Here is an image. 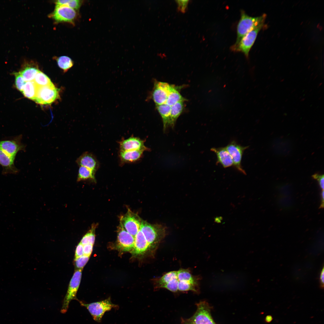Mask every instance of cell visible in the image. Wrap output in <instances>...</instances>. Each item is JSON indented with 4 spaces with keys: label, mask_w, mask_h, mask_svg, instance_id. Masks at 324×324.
I'll return each instance as SVG.
<instances>
[{
    "label": "cell",
    "mask_w": 324,
    "mask_h": 324,
    "mask_svg": "<svg viewBox=\"0 0 324 324\" xmlns=\"http://www.w3.org/2000/svg\"><path fill=\"white\" fill-rule=\"evenodd\" d=\"M140 230L144 235L151 249L154 254L156 250L165 236V228L158 224H151L142 220Z\"/></svg>",
    "instance_id": "obj_1"
},
{
    "label": "cell",
    "mask_w": 324,
    "mask_h": 324,
    "mask_svg": "<svg viewBox=\"0 0 324 324\" xmlns=\"http://www.w3.org/2000/svg\"><path fill=\"white\" fill-rule=\"evenodd\" d=\"M241 17L237 26V38L235 45L238 44L242 38L254 28L264 25L266 16V14L257 17L249 16L243 10L241 11Z\"/></svg>",
    "instance_id": "obj_2"
},
{
    "label": "cell",
    "mask_w": 324,
    "mask_h": 324,
    "mask_svg": "<svg viewBox=\"0 0 324 324\" xmlns=\"http://www.w3.org/2000/svg\"><path fill=\"white\" fill-rule=\"evenodd\" d=\"M80 305L88 310L93 320L100 322L105 313L112 308L117 309L118 305L113 304L110 298L105 300L89 304L79 301Z\"/></svg>",
    "instance_id": "obj_3"
},
{
    "label": "cell",
    "mask_w": 324,
    "mask_h": 324,
    "mask_svg": "<svg viewBox=\"0 0 324 324\" xmlns=\"http://www.w3.org/2000/svg\"><path fill=\"white\" fill-rule=\"evenodd\" d=\"M82 272V269L76 270L70 281L61 310V312L63 314L67 311L69 304L71 300H77L76 294L81 280Z\"/></svg>",
    "instance_id": "obj_4"
},
{
    "label": "cell",
    "mask_w": 324,
    "mask_h": 324,
    "mask_svg": "<svg viewBox=\"0 0 324 324\" xmlns=\"http://www.w3.org/2000/svg\"><path fill=\"white\" fill-rule=\"evenodd\" d=\"M59 89L53 84L47 86L38 87L34 101L42 105L50 104L59 98Z\"/></svg>",
    "instance_id": "obj_5"
},
{
    "label": "cell",
    "mask_w": 324,
    "mask_h": 324,
    "mask_svg": "<svg viewBox=\"0 0 324 324\" xmlns=\"http://www.w3.org/2000/svg\"><path fill=\"white\" fill-rule=\"evenodd\" d=\"M264 25L259 26L249 32L238 44H234L231 46V50L235 52H242L248 58L250 49L254 43L259 32L264 26Z\"/></svg>",
    "instance_id": "obj_6"
},
{
    "label": "cell",
    "mask_w": 324,
    "mask_h": 324,
    "mask_svg": "<svg viewBox=\"0 0 324 324\" xmlns=\"http://www.w3.org/2000/svg\"><path fill=\"white\" fill-rule=\"evenodd\" d=\"M196 310L190 319L195 324H216L212 316L211 307L205 301L196 304Z\"/></svg>",
    "instance_id": "obj_7"
},
{
    "label": "cell",
    "mask_w": 324,
    "mask_h": 324,
    "mask_svg": "<svg viewBox=\"0 0 324 324\" xmlns=\"http://www.w3.org/2000/svg\"><path fill=\"white\" fill-rule=\"evenodd\" d=\"M248 147L242 146L235 140L231 141L225 147L232 158L233 166L238 171L244 175H246V172L242 167L241 162L244 152Z\"/></svg>",
    "instance_id": "obj_8"
},
{
    "label": "cell",
    "mask_w": 324,
    "mask_h": 324,
    "mask_svg": "<svg viewBox=\"0 0 324 324\" xmlns=\"http://www.w3.org/2000/svg\"><path fill=\"white\" fill-rule=\"evenodd\" d=\"M142 220L138 216L128 209L126 214L121 218L120 222L124 229L135 237L140 230Z\"/></svg>",
    "instance_id": "obj_9"
},
{
    "label": "cell",
    "mask_w": 324,
    "mask_h": 324,
    "mask_svg": "<svg viewBox=\"0 0 324 324\" xmlns=\"http://www.w3.org/2000/svg\"><path fill=\"white\" fill-rule=\"evenodd\" d=\"M22 136L20 135L10 140L0 141V148L5 153L15 159L17 153L24 151L25 146L22 143Z\"/></svg>",
    "instance_id": "obj_10"
},
{
    "label": "cell",
    "mask_w": 324,
    "mask_h": 324,
    "mask_svg": "<svg viewBox=\"0 0 324 324\" xmlns=\"http://www.w3.org/2000/svg\"><path fill=\"white\" fill-rule=\"evenodd\" d=\"M172 85L167 83L156 81L152 93V98L156 105L166 103Z\"/></svg>",
    "instance_id": "obj_11"
},
{
    "label": "cell",
    "mask_w": 324,
    "mask_h": 324,
    "mask_svg": "<svg viewBox=\"0 0 324 324\" xmlns=\"http://www.w3.org/2000/svg\"><path fill=\"white\" fill-rule=\"evenodd\" d=\"M75 10L64 5H56L51 16L57 22L73 23L76 16Z\"/></svg>",
    "instance_id": "obj_12"
},
{
    "label": "cell",
    "mask_w": 324,
    "mask_h": 324,
    "mask_svg": "<svg viewBox=\"0 0 324 324\" xmlns=\"http://www.w3.org/2000/svg\"><path fill=\"white\" fill-rule=\"evenodd\" d=\"M117 230V245L118 248L123 251L132 250L134 245V237L124 229L120 222Z\"/></svg>",
    "instance_id": "obj_13"
},
{
    "label": "cell",
    "mask_w": 324,
    "mask_h": 324,
    "mask_svg": "<svg viewBox=\"0 0 324 324\" xmlns=\"http://www.w3.org/2000/svg\"><path fill=\"white\" fill-rule=\"evenodd\" d=\"M144 142V140L139 138L132 136L126 139H122L119 142L120 151H149L150 149L145 146Z\"/></svg>",
    "instance_id": "obj_14"
},
{
    "label": "cell",
    "mask_w": 324,
    "mask_h": 324,
    "mask_svg": "<svg viewBox=\"0 0 324 324\" xmlns=\"http://www.w3.org/2000/svg\"><path fill=\"white\" fill-rule=\"evenodd\" d=\"M132 251L133 254L136 255H143L147 252L149 253L151 255H154L144 235L140 230L134 237V245Z\"/></svg>",
    "instance_id": "obj_15"
},
{
    "label": "cell",
    "mask_w": 324,
    "mask_h": 324,
    "mask_svg": "<svg viewBox=\"0 0 324 324\" xmlns=\"http://www.w3.org/2000/svg\"><path fill=\"white\" fill-rule=\"evenodd\" d=\"M80 166L86 167L95 173L99 167V163L96 157L91 153L86 152L83 153L76 160Z\"/></svg>",
    "instance_id": "obj_16"
},
{
    "label": "cell",
    "mask_w": 324,
    "mask_h": 324,
    "mask_svg": "<svg viewBox=\"0 0 324 324\" xmlns=\"http://www.w3.org/2000/svg\"><path fill=\"white\" fill-rule=\"evenodd\" d=\"M216 155V164H220L224 168L233 166L232 158L225 147L212 148L211 149Z\"/></svg>",
    "instance_id": "obj_17"
},
{
    "label": "cell",
    "mask_w": 324,
    "mask_h": 324,
    "mask_svg": "<svg viewBox=\"0 0 324 324\" xmlns=\"http://www.w3.org/2000/svg\"><path fill=\"white\" fill-rule=\"evenodd\" d=\"M14 160L0 148V165L3 168V174H15L18 172L14 165Z\"/></svg>",
    "instance_id": "obj_18"
},
{
    "label": "cell",
    "mask_w": 324,
    "mask_h": 324,
    "mask_svg": "<svg viewBox=\"0 0 324 324\" xmlns=\"http://www.w3.org/2000/svg\"><path fill=\"white\" fill-rule=\"evenodd\" d=\"M143 152V151L139 150L120 151L118 155L121 164L122 165L138 161L142 158Z\"/></svg>",
    "instance_id": "obj_19"
},
{
    "label": "cell",
    "mask_w": 324,
    "mask_h": 324,
    "mask_svg": "<svg viewBox=\"0 0 324 324\" xmlns=\"http://www.w3.org/2000/svg\"><path fill=\"white\" fill-rule=\"evenodd\" d=\"M38 67L33 62L27 63L19 72L26 81H33L39 71Z\"/></svg>",
    "instance_id": "obj_20"
},
{
    "label": "cell",
    "mask_w": 324,
    "mask_h": 324,
    "mask_svg": "<svg viewBox=\"0 0 324 324\" xmlns=\"http://www.w3.org/2000/svg\"><path fill=\"white\" fill-rule=\"evenodd\" d=\"M177 278L179 281H184L199 287V277L193 276L187 269H180L177 271Z\"/></svg>",
    "instance_id": "obj_21"
},
{
    "label": "cell",
    "mask_w": 324,
    "mask_h": 324,
    "mask_svg": "<svg viewBox=\"0 0 324 324\" xmlns=\"http://www.w3.org/2000/svg\"><path fill=\"white\" fill-rule=\"evenodd\" d=\"M156 106V109L162 119L164 130L166 131L168 127L170 126L171 106L166 103Z\"/></svg>",
    "instance_id": "obj_22"
},
{
    "label": "cell",
    "mask_w": 324,
    "mask_h": 324,
    "mask_svg": "<svg viewBox=\"0 0 324 324\" xmlns=\"http://www.w3.org/2000/svg\"><path fill=\"white\" fill-rule=\"evenodd\" d=\"M179 87L172 85L170 92L166 103L168 105L171 106L178 102L185 101V99L182 96L179 92V90L180 88Z\"/></svg>",
    "instance_id": "obj_23"
},
{
    "label": "cell",
    "mask_w": 324,
    "mask_h": 324,
    "mask_svg": "<svg viewBox=\"0 0 324 324\" xmlns=\"http://www.w3.org/2000/svg\"><path fill=\"white\" fill-rule=\"evenodd\" d=\"M184 101L178 102L171 106L170 126L173 128L178 118L182 113L184 107Z\"/></svg>",
    "instance_id": "obj_24"
},
{
    "label": "cell",
    "mask_w": 324,
    "mask_h": 324,
    "mask_svg": "<svg viewBox=\"0 0 324 324\" xmlns=\"http://www.w3.org/2000/svg\"><path fill=\"white\" fill-rule=\"evenodd\" d=\"M37 87L38 86L33 81H27L26 82L22 92L25 97L34 101Z\"/></svg>",
    "instance_id": "obj_25"
},
{
    "label": "cell",
    "mask_w": 324,
    "mask_h": 324,
    "mask_svg": "<svg viewBox=\"0 0 324 324\" xmlns=\"http://www.w3.org/2000/svg\"><path fill=\"white\" fill-rule=\"evenodd\" d=\"M177 278V271L169 272L157 280L155 282V285L157 288H161L171 281Z\"/></svg>",
    "instance_id": "obj_26"
},
{
    "label": "cell",
    "mask_w": 324,
    "mask_h": 324,
    "mask_svg": "<svg viewBox=\"0 0 324 324\" xmlns=\"http://www.w3.org/2000/svg\"><path fill=\"white\" fill-rule=\"evenodd\" d=\"M95 174L90 169L83 166H80L78 171L77 181L88 180L95 181Z\"/></svg>",
    "instance_id": "obj_27"
},
{
    "label": "cell",
    "mask_w": 324,
    "mask_h": 324,
    "mask_svg": "<svg viewBox=\"0 0 324 324\" xmlns=\"http://www.w3.org/2000/svg\"><path fill=\"white\" fill-rule=\"evenodd\" d=\"M33 81L38 87L49 86L53 84L49 77L40 70Z\"/></svg>",
    "instance_id": "obj_28"
},
{
    "label": "cell",
    "mask_w": 324,
    "mask_h": 324,
    "mask_svg": "<svg viewBox=\"0 0 324 324\" xmlns=\"http://www.w3.org/2000/svg\"><path fill=\"white\" fill-rule=\"evenodd\" d=\"M58 67L62 69L64 72H67L73 65V62L69 57L63 56L58 57L56 59Z\"/></svg>",
    "instance_id": "obj_29"
},
{
    "label": "cell",
    "mask_w": 324,
    "mask_h": 324,
    "mask_svg": "<svg viewBox=\"0 0 324 324\" xmlns=\"http://www.w3.org/2000/svg\"><path fill=\"white\" fill-rule=\"evenodd\" d=\"M96 226V225H93L91 229L82 238L80 243L83 245L88 244L93 245L95 241Z\"/></svg>",
    "instance_id": "obj_30"
},
{
    "label": "cell",
    "mask_w": 324,
    "mask_h": 324,
    "mask_svg": "<svg viewBox=\"0 0 324 324\" xmlns=\"http://www.w3.org/2000/svg\"><path fill=\"white\" fill-rule=\"evenodd\" d=\"M82 1L79 0H59L56 1L55 4L56 5H64L75 10L79 8Z\"/></svg>",
    "instance_id": "obj_31"
},
{
    "label": "cell",
    "mask_w": 324,
    "mask_h": 324,
    "mask_svg": "<svg viewBox=\"0 0 324 324\" xmlns=\"http://www.w3.org/2000/svg\"><path fill=\"white\" fill-rule=\"evenodd\" d=\"M199 287L191 283L184 281H178V290L180 291H192L195 292H199Z\"/></svg>",
    "instance_id": "obj_32"
},
{
    "label": "cell",
    "mask_w": 324,
    "mask_h": 324,
    "mask_svg": "<svg viewBox=\"0 0 324 324\" xmlns=\"http://www.w3.org/2000/svg\"><path fill=\"white\" fill-rule=\"evenodd\" d=\"M90 256L83 255L74 259V264L76 270L82 269L88 261Z\"/></svg>",
    "instance_id": "obj_33"
},
{
    "label": "cell",
    "mask_w": 324,
    "mask_h": 324,
    "mask_svg": "<svg viewBox=\"0 0 324 324\" xmlns=\"http://www.w3.org/2000/svg\"><path fill=\"white\" fill-rule=\"evenodd\" d=\"M15 76V84L16 88L22 92L26 82L19 72L14 73Z\"/></svg>",
    "instance_id": "obj_34"
},
{
    "label": "cell",
    "mask_w": 324,
    "mask_h": 324,
    "mask_svg": "<svg viewBox=\"0 0 324 324\" xmlns=\"http://www.w3.org/2000/svg\"><path fill=\"white\" fill-rule=\"evenodd\" d=\"M178 278L174 279L163 286L161 288H165L170 291L176 292L178 290Z\"/></svg>",
    "instance_id": "obj_35"
},
{
    "label": "cell",
    "mask_w": 324,
    "mask_h": 324,
    "mask_svg": "<svg viewBox=\"0 0 324 324\" xmlns=\"http://www.w3.org/2000/svg\"><path fill=\"white\" fill-rule=\"evenodd\" d=\"M189 1L188 0H176L178 10L182 13H184L187 10Z\"/></svg>",
    "instance_id": "obj_36"
},
{
    "label": "cell",
    "mask_w": 324,
    "mask_h": 324,
    "mask_svg": "<svg viewBox=\"0 0 324 324\" xmlns=\"http://www.w3.org/2000/svg\"><path fill=\"white\" fill-rule=\"evenodd\" d=\"M83 255H84L83 245L80 242L76 248L74 259H76Z\"/></svg>",
    "instance_id": "obj_37"
},
{
    "label": "cell",
    "mask_w": 324,
    "mask_h": 324,
    "mask_svg": "<svg viewBox=\"0 0 324 324\" xmlns=\"http://www.w3.org/2000/svg\"><path fill=\"white\" fill-rule=\"evenodd\" d=\"M312 177L313 178L317 180L322 190H324V177L323 175H320L316 173L313 175Z\"/></svg>",
    "instance_id": "obj_38"
},
{
    "label": "cell",
    "mask_w": 324,
    "mask_h": 324,
    "mask_svg": "<svg viewBox=\"0 0 324 324\" xmlns=\"http://www.w3.org/2000/svg\"><path fill=\"white\" fill-rule=\"evenodd\" d=\"M93 247V245L90 244L83 245L84 255L90 256L92 251Z\"/></svg>",
    "instance_id": "obj_39"
},
{
    "label": "cell",
    "mask_w": 324,
    "mask_h": 324,
    "mask_svg": "<svg viewBox=\"0 0 324 324\" xmlns=\"http://www.w3.org/2000/svg\"><path fill=\"white\" fill-rule=\"evenodd\" d=\"M320 278V286L322 288H323L324 286V271L323 267L321 271Z\"/></svg>",
    "instance_id": "obj_40"
},
{
    "label": "cell",
    "mask_w": 324,
    "mask_h": 324,
    "mask_svg": "<svg viewBox=\"0 0 324 324\" xmlns=\"http://www.w3.org/2000/svg\"><path fill=\"white\" fill-rule=\"evenodd\" d=\"M182 324H195L190 319H182Z\"/></svg>",
    "instance_id": "obj_41"
},
{
    "label": "cell",
    "mask_w": 324,
    "mask_h": 324,
    "mask_svg": "<svg viewBox=\"0 0 324 324\" xmlns=\"http://www.w3.org/2000/svg\"><path fill=\"white\" fill-rule=\"evenodd\" d=\"M321 203L320 206V208H322L324 206V190H322L321 194Z\"/></svg>",
    "instance_id": "obj_42"
},
{
    "label": "cell",
    "mask_w": 324,
    "mask_h": 324,
    "mask_svg": "<svg viewBox=\"0 0 324 324\" xmlns=\"http://www.w3.org/2000/svg\"><path fill=\"white\" fill-rule=\"evenodd\" d=\"M222 219V218L221 217H216L215 218L214 221L215 222L217 223H220L221 222V220Z\"/></svg>",
    "instance_id": "obj_43"
},
{
    "label": "cell",
    "mask_w": 324,
    "mask_h": 324,
    "mask_svg": "<svg viewBox=\"0 0 324 324\" xmlns=\"http://www.w3.org/2000/svg\"><path fill=\"white\" fill-rule=\"evenodd\" d=\"M272 320V317L270 316H267L266 318V321L268 322H269L271 321Z\"/></svg>",
    "instance_id": "obj_44"
}]
</instances>
